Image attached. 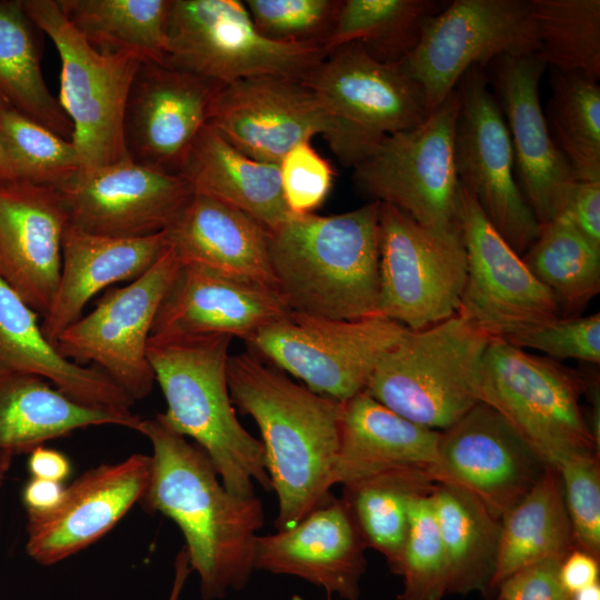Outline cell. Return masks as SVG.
<instances>
[{
	"label": "cell",
	"mask_w": 600,
	"mask_h": 600,
	"mask_svg": "<svg viewBox=\"0 0 600 600\" xmlns=\"http://www.w3.org/2000/svg\"><path fill=\"white\" fill-rule=\"evenodd\" d=\"M141 419L84 406L42 378L0 371V453H30L49 440L94 426L137 431Z\"/></svg>",
	"instance_id": "f546056e"
},
{
	"label": "cell",
	"mask_w": 600,
	"mask_h": 600,
	"mask_svg": "<svg viewBox=\"0 0 600 600\" xmlns=\"http://www.w3.org/2000/svg\"><path fill=\"white\" fill-rule=\"evenodd\" d=\"M28 468L32 478L62 482L71 472L68 458L58 450L39 446L30 452Z\"/></svg>",
	"instance_id": "816d5d0a"
},
{
	"label": "cell",
	"mask_w": 600,
	"mask_h": 600,
	"mask_svg": "<svg viewBox=\"0 0 600 600\" xmlns=\"http://www.w3.org/2000/svg\"><path fill=\"white\" fill-rule=\"evenodd\" d=\"M572 600H600V583L597 582L572 593Z\"/></svg>",
	"instance_id": "11a10c76"
},
{
	"label": "cell",
	"mask_w": 600,
	"mask_h": 600,
	"mask_svg": "<svg viewBox=\"0 0 600 600\" xmlns=\"http://www.w3.org/2000/svg\"><path fill=\"white\" fill-rule=\"evenodd\" d=\"M459 108L454 89L420 124L382 139L353 168L356 186L424 227L460 232L461 186L454 161Z\"/></svg>",
	"instance_id": "9c48e42d"
},
{
	"label": "cell",
	"mask_w": 600,
	"mask_h": 600,
	"mask_svg": "<svg viewBox=\"0 0 600 600\" xmlns=\"http://www.w3.org/2000/svg\"><path fill=\"white\" fill-rule=\"evenodd\" d=\"M539 41L534 53L547 67L600 77V1L529 0Z\"/></svg>",
	"instance_id": "ab89813d"
},
{
	"label": "cell",
	"mask_w": 600,
	"mask_h": 600,
	"mask_svg": "<svg viewBox=\"0 0 600 600\" xmlns=\"http://www.w3.org/2000/svg\"><path fill=\"white\" fill-rule=\"evenodd\" d=\"M221 86L169 64L141 62L124 110L129 158L179 174Z\"/></svg>",
	"instance_id": "d6986e66"
},
{
	"label": "cell",
	"mask_w": 600,
	"mask_h": 600,
	"mask_svg": "<svg viewBox=\"0 0 600 600\" xmlns=\"http://www.w3.org/2000/svg\"><path fill=\"white\" fill-rule=\"evenodd\" d=\"M432 500L449 564L448 593L491 592L501 521L452 482H437Z\"/></svg>",
	"instance_id": "d6a6232c"
},
{
	"label": "cell",
	"mask_w": 600,
	"mask_h": 600,
	"mask_svg": "<svg viewBox=\"0 0 600 600\" xmlns=\"http://www.w3.org/2000/svg\"><path fill=\"white\" fill-rule=\"evenodd\" d=\"M179 174L194 193L232 206L268 231L291 217L281 190L279 166L253 159L207 124Z\"/></svg>",
	"instance_id": "4dcf8cb0"
},
{
	"label": "cell",
	"mask_w": 600,
	"mask_h": 600,
	"mask_svg": "<svg viewBox=\"0 0 600 600\" xmlns=\"http://www.w3.org/2000/svg\"><path fill=\"white\" fill-rule=\"evenodd\" d=\"M181 262L169 246L140 277L108 289L94 309L82 314L57 339L68 360L94 366L133 402L146 398L156 382L147 356L152 326Z\"/></svg>",
	"instance_id": "4fadbf2b"
},
{
	"label": "cell",
	"mask_w": 600,
	"mask_h": 600,
	"mask_svg": "<svg viewBox=\"0 0 600 600\" xmlns=\"http://www.w3.org/2000/svg\"><path fill=\"white\" fill-rule=\"evenodd\" d=\"M520 349L543 352L558 360L600 362V314L559 317L504 340Z\"/></svg>",
	"instance_id": "f6af8a7d"
},
{
	"label": "cell",
	"mask_w": 600,
	"mask_h": 600,
	"mask_svg": "<svg viewBox=\"0 0 600 600\" xmlns=\"http://www.w3.org/2000/svg\"><path fill=\"white\" fill-rule=\"evenodd\" d=\"M303 82L336 119L373 144L417 127L431 112L417 81L359 42L331 52Z\"/></svg>",
	"instance_id": "ffe728a7"
},
{
	"label": "cell",
	"mask_w": 600,
	"mask_h": 600,
	"mask_svg": "<svg viewBox=\"0 0 600 600\" xmlns=\"http://www.w3.org/2000/svg\"><path fill=\"white\" fill-rule=\"evenodd\" d=\"M446 6L436 0H341L323 50L329 56L359 42L372 58L400 66L418 46L428 20Z\"/></svg>",
	"instance_id": "e575fe53"
},
{
	"label": "cell",
	"mask_w": 600,
	"mask_h": 600,
	"mask_svg": "<svg viewBox=\"0 0 600 600\" xmlns=\"http://www.w3.org/2000/svg\"><path fill=\"white\" fill-rule=\"evenodd\" d=\"M166 236L181 264L199 266L276 288L269 231L232 206L194 193L166 230Z\"/></svg>",
	"instance_id": "83f0119b"
},
{
	"label": "cell",
	"mask_w": 600,
	"mask_h": 600,
	"mask_svg": "<svg viewBox=\"0 0 600 600\" xmlns=\"http://www.w3.org/2000/svg\"><path fill=\"white\" fill-rule=\"evenodd\" d=\"M284 203L291 216L313 213L331 191L334 170L329 160L304 141L278 163Z\"/></svg>",
	"instance_id": "bcb514c9"
},
{
	"label": "cell",
	"mask_w": 600,
	"mask_h": 600,
	"mask_svg": "<svg viewBox=\"0 0 600 600\" xmlns=\"http://www.w3.org/2000/svg\"><path fill=\"white\" fill-rule=\"evenodd\" d=\"M558 217L600 248V181H574Z\"/></svg>",
	"instance_id": "c3c4849f"
},
{
	"label": "cell",
	"mask_w": 600,
	"mask_h": 600,
	"mask_svg": "<svg viewBox=\"0 0 600 600\" xmlns=\"http://www.w3.org/2000/svg\"><path fill=\"white\" fill-rule=\"evenodd\" d=\"M21 0L0 1V101L71 140L72 123L47 87Z\"/></svg>",
	"instance_id": "d590c367"
},
{
	"label": "cell",
	"mask_w": 600,
	"mask_h": 600,
	"mask_svg": "<svg viewBox=\"0 0 600 600\" xmlns=\"http://www.w3.org/2000/svg\"><path fill=\"white\" fill-rule=\"evenodd\" d=\"M407 329L381 317L343 320L290 310L248 343L311 391L344 402L366 390Z\"/></svg>",
	"instance_id": "8fae6325"
},
{
	"label": "cell",
	"mask_w": 600,
	"mask_h": 600,
	"mask_svg": "<svg viewBox=\"0 0 600 600\" xmlns=\"http://www.w3.org/2000/svg\"><path fill=\"white\" fill-rule=\"evenodd\" d=\"M191 571L192 570L189 564V554L186 547L183 546L176 557L174 579L168 600H179L184 582Z\"/></svg>",
	"instance_id": "db71d44e"
},
{
	"label": "cell",
	"mask_w": 600,
	"mask_h": 600,
	"mask_svg": "<svg viewBox=\"0 0 600 600\" xmlns=\"http://www.w3.org/2000/svg\"><path fill=\"white\" fill-rule=\"evenodd\" d=\"M548 130L576 180L600 181V86L580 72L551 68Z\"/></svg>",
	"instance_id": "f35d334b"
},
{
	"label": "cell",
	"mask_w": 600,
	"mask_h": 600,
	"mask_svg": "<svg viewBox=\"0 0 600 600\" xmlns=\"http://www.w3.org/2000/svg\"><path fill=\"white\" fill-rule=\"evenodd\" d=\"M376 317L419 330L454 316L467 277L462 233H444L380 202Z\"/></svg>",
	"instance_id": "7c38bea8"
},
{
	"label": "cell",
	"mask_w": 600,
	"mask_h": 600,
	"mask_svg": "<svg viewBox=\"0 0 600 600\" xmlns=\"http://www.w3.org/2000/svg\"><path fill=\"white\" fill-rule=\"evenodd\" d=\"M538 49L529 0H454L428 20L400 68L421 86L432 111L471 67Z\"/></svg>",
	"instance_id": "5bb4252c"
},
{
	"label": "cell",
	"mask_w": 600,
	"mask_h": 600,
	"mask_svg": "<svg viewBox=\"0 0 600 600\" xmlns=\"http://www.w3.org/2000/svg\"><path fill=\"white\" fill-rule=\"evenodd\" d=\"M68 216L58 189L0 186V279L43 317L57 291Z\"/></svg>",
	"instance_id": "603a6c76"
},
{
	"label": "cell",
	"mask_w": 600,
	"mask_h": 600,
	"mask_svg": "<svg viewBox=\"0 0 600 600\" xmlns=\"http://www.w3.org/2000/svg\"><path fill=\"white\" fill-rule=\"evenodd\" d=\"M437 479L423 471H393L342 486L347 504L367 546L380 552L398 574L412 498L430 491Z\"/></svg>",
	"instance_id": "8d00e7d4"
},
{
	"label": "cell",
	"mask_w": 600,
	"mask_h": 600,
	"mask_svg": "<svg viewBox=\"0 0 600 600\" xmlns=\"http://www.w3.org/2000/svg\"><path fill=\"white\" fill-rule=\"evenodd\" d=\"M231 339L226 334L151 336L147 356L167 403L157 418L204 450L227 490L251 497L253 481L266 491L272 487L263 444L242 427L230 397Z\"/></svg>",
	"instance_id": "277c9868"
},
{
	"label": "cell",
	"mask_w": 600,
	"mask_h": 600,
	"mask_svg": "<svg viewBox=\"0 0 600 600\" xmlns=\"http://www.w3.org/2000/svg\"><path fill=\"white\" fill-rule=\"evenodd\" d=\"M32 24L53 42L61 61L59 102L72 123L79 174L129 159L123 119L142 59L104 54L71 26L56 0H21ZM77 176V177H78Z\"/></svg>",
	"instance_id": "52a82bcc"
},
{
	"label": "cell",
	"mask_w": 600,
	"mask_h": 600,
	"mask_svg": "<svg viewBox=\"0 0 600 600\" xmlns=\"http://www.w3.org/2000/svg\"><path fill=\"white\" fill-rule=\"evenodd\" d=\"M79 34L104 54L133 53L166 63L171 0H58Z\"/></svg>",
	"instance_id": "836d02e7"
},
{
	"label": "cell",
	"mask_w": 600,
	"mask_h": 600,
	"mask_svg": "<svg viewBox=\"0 0 600 600\" xmlns=\"http://www.w3.org/2000/svg\"><path fill=\"white\" fill-rule=\"evenodd\" d=\"M64 489L61 482L31 477L22 490V502L28 514L53 510L60 503Z\"/></svg>",
	"instance_id": "f907efd6"
},
{
	"label": "cell",
	"mask_w": 600,
	"mask_h": 600,
	"mask_svg": "<svg viewBox=\"0 0 600 600\" xmlns=\"http://www.w3.org/2000/svg\"><path fill=\"white\" fill-rule=\"evenodd\" d=\"M208 124L247 156L279 163L297 144L321 134L346 167L376 146L336 119L301 80L263 76L222 84Z\"/></svg>",
	"instance_id": "ba28073f"
},
{
	"label": "cell",
	"mask_w": 600,
	"mask_h": 600,
	"mask_svg": "<svg viewBox=\"0 0 600 600\" xmlns=\"http://www.w3.org/2000/svg\"><path fill=\"white\" fill-rule=\"evenodd\" d=\"M456 89L460 108L454 132V161L460 186L518 253L537 239L541 224L516 179L510 133L488 78L471 67Z\"/></svg>",
	"instance_id": "9a60e30c"
},
{
	"label": "cell",
	"mask_w": 600,
	"mask_h": 600,
	"mask_svg": "<svg viewBox=\"0 0 600 600\" xmlns=\"http://www.w3.org/2000/svg\"><path fill=\"white\" fill-rule=\"evenodd\" d=\"M557 469L574 548L600 560V457L574 454Z\"/></svg>",
	"instance_id": "ee69618b"
},
{
	"label": "cell",
	"mask_w": 600,
	"mask_h": 600,
	"mask_svg": "<svg viewBox=\"0 0 600 600\" xmlns=\"http://www.w3.org/2000/svg\"><path fill=\"white\" fill-rule=\"evenodd\" d=\"M563 487L548 466L534 487L501 519L499 553L491 592L532 564L562 561L574 550Z\"/></svg>",
	"instance_id": "1f68e13d"
},
{
	"label": "cell",
	"mask_w": 600,
	"mask_h": 600,
	"mask_svg": "<svg viewBox=\"0 0 600 600\" xmlns=\"http://www.w3.org/2000/svg\"><path fill=\"white\" fill-rule=\"evenodd\" d=\"M137 431L152 447L150 481L140 503L180 528L202 598L244 588L254 570L257 532L264 524L261 501L227 490L204 450L157 416L141 419Z\"/></svg>",
	"instance_id": "6da1fadb"
},
{
	"label": "cell",
	"mask_w": 600,
	"mask_h": 600,
	"mask_svg": "<svg viewBox=\"0 0 600 600\" xmlns=\"http://www.w3.org/2000/svg\"><path fill=\"white\" fill-rule=\"evenodd\" d=\"M366 549L347 504L331 496L292 527L257 536L253 567L304 579L330 596L358 600Z\"/></svg>",
	"instance_id": "cb8c5ba5"
},
{
	"label": "cell",
	"mask_w": 600,
	"mask_h": 600,
	"mask_svg": "<svg viewBox=\"0 0 600 600\" xmlns=\"http://www.w3.org/2000/svg\"><path fill=\"white\" fill-rule=\"evenodd\" d=\"M560 561L547 560L527 567L497 588L502 600H572L559 578Z\"/></svg>",
	"instance_id": "7dc6e473"
},
{
	"label": "cell",
	"mask_w": 600,
	"mask_h": 600,
	"mask_svg": "<svg viewBox=\"0 0 600 600\" xmlns=\"http://www.w3.org/2000/svg\"><path fill=\"white\" fill-rule=\"evenodd\" d=\"M151 467V456L134 453L80 476L64 489L53 510L28 514L27 553L38 563L49 566L99 540L141 501Z\"/></svg>",
	"instance_id": "7402d4cb"
},
{
	"label": "cell",
	"mask_w": 600,
	"mask_h": 600,
	"mask_svg": "<svg viewBox=\"0 0 600 600\" xmlns=\"http://www.w3.org/2000/svg\"><path fill=\"white\" fill-rule=\"evenodd\" d=\"M491 338L460 313L407 329L377 364L366 392L399 416L442 431L480 401Z\"/></svg>",
	"instance_id": "5b68a950"
},
{
	"label": "cell",
	"mask_w": 600,
	"mask_h": 600,
	"mask_svg": "<svg viewBox=\"0 0 600 600\" xmlns=\"http://www.w3.org/2000/svg\"><path fill=\"white\" fill-rule=\"evenodd\" d=\"M599 559L574 549L559 564L562 586L572 594L599 582Z\"/></svg>",
	"instance_id": "681fc988"
},
{
	"label": "cell",
	"mask_w": 600,
	"mask_h": 600,
	"mask_svg": "<svg viewBox=\"0 0 600 600\" xmlns=\"http://www.w3.org/2000/svg\"><path fill=\"white\" fill-rule=\"evenodd\" d=\"M521 258L553 293L561 317L579 316L600 290V248L562 217L541 224L539 236Z\"/></svg>",
	"instance_id": "74e56055"
},
{
	"label": "cell",
	"mask_w": 600,
	"mask_h": 600,
	"mask_svg": "<svg viewBox=\"0 0 600 600\" xmlns=\"http://www.w3.org/2000/svg\"><path fill=\"white\" fill-rule=\"evenodd\" d=\"M58 191L70 227L112 238L168 230L194 194L180 174L130 158L78 176Z\"/></svg>",
	"instance_id": "e0dca14e"
},
{
	"label": "cell",
	"mask_w": 600,
	"mask_h": 600,
	"mask_svg": "<svg viewBox=\"0 0 600 600\" xmlns=\"http://www.w3.org/2000/svg\"><path fill=\"white\" fill-rule=\"evenodd\" d=\"M467 277L458 313L490 338L507 340L561 317L553 293L527 268L461 187Z\"/></svg>",
	"instance_id": "2e32d148"
},
{
	"label": "cell",
	"mask_w": 600,
	"mask_h": 600,
	"mask_svg": "<svg viewBox=\"0 0 600 600\" xmlns=\"http://www.w3.org/2000/svg\"><path fill=\"white\" fill-rule=\"evenodd\" d=\"M494 600H502V599H500V598L497 597Z\"/></svg>",
	"instance_id": "91938a15"
},
{
	"label": "cell",
	"mask_w": 600,
	"mask_h": 600,
	"mask_svg": "<svg viewBox=\"0 0 600 600\" xmlns=\"http://www.w3.org/2000/svg\"><path fill=\"white\" fill-rule=\"evenodd\" d=\"M327 600H332V598H330V597H327Z\"/></svg>",
	"instance_id": "680465c9"
},
{
	"label": "cell",
	"mask_w": 600,
	"mask_h": 600,
	"mask_svg": "<svg viewBox=\"0 0 600 600\" xmlns=\"http://www.w3.org/2000/svg\"><path fill=\"white\" fill-rule=\"evenodd\" d=\"M227 378L232 403L261 433L279 502L274 528L288 529L332 496L342 402L292 381L251 352L229 357Z\"/></svg>",
	"instance_id": "7a4b0ae2"
},
{
	"label": "cell",
	"mask_w": 600,
	"mask_h": 600,
	"mask_svg": "<svg viewBox=\"0 0 600 600\" xmlns=\"http://www.w3.org/2000/svg\"><path fill=\"white\" fill-rule=\"evenodd\" d=\"M289 311L272 286L181 264L151 336L226 334L248 342Z\"/></svg>",
	"instance_id": "d4e9b609"
},
{
	"label": "cell",
	"mask_w": 600,
	"mask_h": 600,
	"mask_svg": "<svg viewBox=\"0 0 600 600\" xmlns=\"http://www.w3.org/2000/svg\"><path fill=\"white\" fill-rule=\"evenodd\" d=\"M39 317L0 279V371L32 374L84 406L132 414L134 402L104 372L58 351L43 334Z\"/></svg>",
	"instance_id": "f1b7e54d"
},
{
	"label": "cell",
	"mask_w": 600,
	"mask_h": 600,
	"mask_svg": "<svg viewBox=\"0 0 600 600\" xmlns=\"http://www.w3.org/2000/svg\"><path fill=\"white\" fill-rule=\"evenodd\" d=\"M0 136L13 181L59 189L79 174L71 140L1 101Z\"/></svg>",
	"instance_id": "60d3db41"
},
{
	"label": "cell",
	"mask_w": 600,
	"mask_h": 600,
	"mask_svg": "<svg viewBox=\"0 0 600 600\" xmlns=\"http://www.w3.org/2000/svg\"><path fill=\"white\" fill-rule=\"evenodd\" d=\"M164 64L222 84L273 76L304 81L321 47L268 39L239 0H171Z\"/></svg>",
	"instance_id": "30bf717a"
},
{
	"label": "cell",
	"mask_w": 600,
	"mask_h": 600,
	"mask_svg": "<svg viewBox=\"0 0 600 600\" xmlns=\"http://www.w3.org/2000/svg\"><path fill=\"white\" fill-rule=\"evenodd\" d=\"M491 82L506 120L522 194L540 224L556 219L576 180L548 130L539 98L547 66L534 53L503 54L491 62Z\"/></svg>",
	"instance_id": "44dd1931"
},
{
	"label": "cell",
	"mask_w": 600,
	"mask_h": 600,
	"mask_svg": "<svg viewBox=\"0 0 600 600\" xmlns=\"http://www.w3.org/2000/svg\"><path fill=\"white\" fill-rule=\"evenodd\" d=\"M168 247L166 231L141 238L90 234L68 224L62 264L53 300L40 323L56 344L59 336L82 317L87 303L101 290L143 274Z\"/></svg>",
	"instance_id": "4316f807"
},
{
	"label": "cell",
	"mask_w": 600,
	"mask_h": 600,
	"mask_svg": "<svg viewBox=\"0 0 600 600\" xmlns=\"http://www.w3.org/2000/svg\"><path fill=\"white\" fill-rule=\"evenodd\" d=\"M439 437L362 391L342 402L333 484L393 471H423L440 482Z\"/></svg>",
	"instance_id": "484cf974"
},
{
	"label": "cell",
	"mask_w": 600,
	"mask_h": 600,
	"mask_svg": "<svg viewBox=\"0 0 600 600\" xmlns=\"http://www.w3.org/2000/svg\"><path fill=\"white\" fill-rule=\"evenodd\" d=\"M13 456L9 453H0V486L3 483L7 473L12 464Z\"/></svg>",
	"instance_id": "6f0895ef"
},
{
	"label": "cell",
	"mask_w": 600,
	"mask_h": 600,
	"mask_svg": "<svg viewBox=\"0 0 600 600\" xmlns=\"http://www.w3.org/2000/svg\"><path fill=\"white\" fill-rule=\"evenodd\" d=\"M584 391L589 399L591 409L587 418L589 428L598 448H600V386L599 376L592 372L591 374L583 373Z\"/></svg>",
	"instance_id": "f5cc1de1"
},
{
	"label": "cell",
	"mask_w": 600,
	"mask_h": 600,
	"mask_svg": "<svg viewBox=\"0 0 600 600\" xmlns=\"http://www.w3.org/2000/svg\"><path fill=\"white\" fill-rule=\"evenodd\" d=\"M380 201L332 216H291L269 231L276 288L292 311L332 319L376 317Z\"/></svg>",
	"instance_id": "3957f363"
},
{
	"label": "cell",
	"mask_w": 600,
	"mask_h": 600,
	"mask_svg": "<svg viewBox=\"0 0 600 600\" xmlns=\"http://www.w3.org/2000/svg\"><path fill=\"white\" fill-rule=\"evenodd\" d=\"M438 460L440 482L466 489L500 521L548 467L512 426L483 402L440 431Z\"/></svg>",
	"instance_id": "ac0fdd59"
},
{
	"label": "cell",
	"mask_w": 600,
	"mask_h": 600,
	"mask_svg": "<svg viewBox=\"0 0 600 600\" xmlns=\"http://www.w3.org/2000/svg\"><path fill=\"white\" fill-rule=\"evenodd\" d=\"M398 574L403 579L400 600H441L450 572L433 508L432 490L416 494Z\"/></svg>",
	"instance_id": "b9f144b4"
},
{
	"label": "cell",
	"mask_w": 600,
	"mask_h": 600,
	"mask_svg": "<svg viewBox=\"0 0 600 600\" xmlns=\"http://www.w3.org/2000/svg\"><path fill=\"white\" fill-rule=\"evenodd\" d=\"M582 374L548 357L491 338L486 350L480 401L498 411L547 466L574 454H596L580 399Z\"/></svg>",
	"instance_id": "8992f818"
},
{
	"label": "cell",
	"mask_w": 600,
	"mask_h": 600,
	"mask_svg": "<svg viewBox=\"0 0 600 600\" xmlns=\"http://www.w3.org/2000/svg\"><path fill=\"white\" fill-rule=\"evenodd\" d=\"M251 19L268 39L323 49L341 0H247Z\"/></svg>",
	"instance_id": "7bdbcfd3"
},
{
	"label": "cell",
	"mask_w": 600,
	"mask_h": 600,
	"mask_svg": "<svg viewBox=\"0 0 600 600\" xmlns=\"http://www.w3.org/2000/svg\"><path fill=\"white\" fill-rule=\"evenodd\" d=\"M12 181V176L8 166L0 136V186Z\"/></svg>",
	"instance_id": "9f6ffc18"
}]
</instances>
